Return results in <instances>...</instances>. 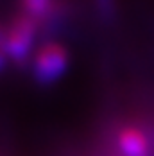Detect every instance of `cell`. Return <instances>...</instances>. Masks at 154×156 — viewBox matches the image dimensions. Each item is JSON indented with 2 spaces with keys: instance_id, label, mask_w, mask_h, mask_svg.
<instances>
[{
  "instance_id": "5",
  "label": "cell",
  "mask_w": 154,
  "mask_h": 156,
  "mask_svg": "<svg viewBox=\"0 0 154 156\" xmlns=\"http://www.w3.org/2000/svg\"><path fill=\"white\" fill-rule=\"evenodd\" d=\"M97 5H99L102 15L109 16L113 13V9H115V0H97Z\"/></svg>"
},
{
  "instance_id": "3",
  "label": "cell",
  "mask_w": 154,
  "mask_h": 156,
  "mask_svg": "<svg viewBox=\"0 0 154 156\" xmlns=\"http://www.w3.org/2000/svg\"><path fill=\"white\" fill-rule=\"evenodd\" d=\"M117 147L120 156H149L151 153V142L147 135L136 126L120 129L117 136Z\"/></svg>"
},
{
  "instance_id": "1",
  "label": "cell",
  "mask_w": 154,
  "mask_h": 156,
  "mask_svg": "<svg viewBox=\"0 0 154 156\" xmlns=\"http://www.w3.org/2000/svg\"><path fill=\"white\" fill-rule=\"evenodd\" d=\"M38 31V20L31 18L25 13L11 20L7 27H4V36L0 41V48L5 54V58H11L13 61L20 63L25 58H29L34 47Z\"/></svg>"
},
{
  "instance_id": "4",
  "label": "cell",
  "mask_w": 154,
  "mask_h": 156,
  "mask_svg": "<svg viewBox=\"0 0 154 156\" xmlns=\"http://www.w3.org/2000/svg\"><path fill=\"white\" fill-rule=\"evenodd\" d=\"M20 2H22V13L29 15L34 20L47 16L52 4V0H20Z\"/></svg>"
},
{
  "instance_id": "2",
  "label": "cell",
  "mask_w": 154,
  "mask_h": 156,
  "mask_svg": "<svg viewBox=\"0 0 154 156\" xmlns=\"http://www.w3.org/2000/svg\"><path fill=\"white\" fill-rule=\"evenodd\" d=\"M32 74L40 83H52L68 66V50L61 43H45L32 54Z\"/></svg>"
}]
</instances>
